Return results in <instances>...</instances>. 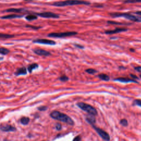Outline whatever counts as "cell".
<instances>
[{
	"instance_id": "obj_8",
	"label": "cell",
	"mask_w": 141,
	"mask_h": 141,
	"mask_svg": "<svg viewBox=\"0 0 141 141\" xmlns=\"http://www.w3.org/2000/svg\"><path fill=\"white\" fill-rule=\"evenodd\" d=\"M33 43L41 44L44 45H55L56 44V42L54 40H48V39H36L33 40Z\"/></svg>"
},
{
	"instance_id": "obj_19",
	"label": "cell",
	"mask_w": 141,
	"mask_h": 141,
	"mask_svg": "<svg viewBox=\"0 0 141 141\" xmlns=\"http://www.w3.org/2000/svg\"><path fill=\"white\" fill-rule=\"evenodd\" d=\"M98 77L100 79H101L103 80H105V81H108V80H109L110 79L109 77L106 74H103V73L100 74L98 75Z\"/></svg>"
},
{
	"instance_id": "obj_36",
	"label": "cell",
	"mask_w": 141,
	"mask_h": 141,
	"mask_svg": "<svg viewBox=\"0 0 141 141\" xmlns=\"http://www.w3.org/2000/svg\"><path fill=\"white\" fill-rule=\"evenodd\" d=\"M135 13L137 14H138L139 16H141V11H137L135 12Z\"/></svg>"
},
{
	"instance_id": "obj_35",
	"label": "cell",
	"mask_w": 141,
	"mask_h": 141,
	"mask_svg": "<svg viewBox=\"0 0 141 141\" xmlns=\"http://www.w3.org/2000/svg\"><path fill=\"white\" fill-rule=\"evenodd\" d=\"M130 76H131L132 78H133V79H138V78L136 76H135V75H133V74H130Z\"/></svg>"
},
{
	"instance_id": "obj_37",
	"label": "cell",
	"mask_w": 141,
	"mask_h": 141,
	"mask_svg": "<svg viewBox=\"0 0 141 141\" xmlns=\"http://www.w3.org/2000/svg\"><path fill=\"white\" fill-rule=\"evenodd\" d=\"M130 51H132V52H134V51H135V50H134V49H130Z\"/></svg>"
},
{
	"instance_id": "obj_22",
	"label": "cell",
	"mask_w": 141,
	"mask_h": 141,
	"mask_svg": "<svg viewBox=\"0 0 141 141\" xmlns=\"http://www.w3.org/2000/svg\"><path fill=\"white\" fill-rule=\"evenodd\" d=\"M10 52V50L8 49L5 47H1L0 48V54L2 55H7Z\"/></svg>"
},
{
	"instance_id": "obj_32",
	"label": "cell",
	"mask_w": 141,
	"mask_h": 141,
	"mask_svg": "<svg viewBox=\"0 0 141 141\" xmlns=\"http://www.w3.org/2000/svg\"><path fill=\"white\" fill-rule=\"evenodd\" d=\"M27 27H30V28H33L34 29H38L41 28V27H35V26H32V25H27Z\"/></svg>"
},
{
	"instance_id": "obj_11",
	"label": "cell",
	"mask_w": 141,
	"mask_h": 141,
	"mask_svg": "<svg viewBox=\"0 0 141 141\" xmlns=\"http://www.w3.org/2000/svg\"><path fill=\"white\" fill-rule=\"evenodd\" d=\"M128 30L127 28H117L116 29H113L112 30H107L105 32V34H116L118 33L121 32H126Z\"/></svg>"
},
{
	"instance_id": "obj_18",
	"label": "cell",
	"mask_w": 141,
	"mask_h": 141,
	"mask_svg": "<svg viewBox=\"0 0 141 141\" xmlns=\"http://www.w3.org/2000/svg\"><path fill=\"white\" fill-rule=\"evenodd\" d=\"M38 66H38L37 63H33V64H32V65H30L28 67V69L29 72L30 73H32V71H33L34 69L37 68Z\"/></svg>"
},
{
	"instance_id": "obj_1",
	"label": "cell",
	"mask_w": 141,
	"mask_h": 141,
	"mask_svg": "<svg viewBox=\"0 0 141 141\" xmlns=\"http://www.w3.org/2000/svg\"><path fill=\"white\" fill-rule=\"evenodd\" d=\"M50 116L55 120L65 122L71 126L74 125L73 120L69 116L65 113H62L58 111H53L50 113Z\"/></svg>"
},
{
	"instance_id": "obj_14",
	"label": "cell",
	"mask_w": 141,
	"mask_h": 141,
	"mask_svg": "<svg viewBox=\"0 0 141 141\" xmlns=\"http://www.w3.org/2000/svg\"><path fill=\"white\" fill-rule=\"evenodd\" d=\"M27 73V69L25 67H22L18 68L15 73L16 76H19V75H25Z\"/></svg>"
},
{
	"instance_id": "obj_21",
	"label": "cell",
	"mask_w": 141,
	"mask_h": 141,
	"mask_svg": "<svg viewBox=\"0 0 141 141\" xmlns=\"http://www.w3.org/2000/svg\"><path fill=\"white\" fill-rule=\"evenodd\" d=\"M25 19L29 21H31L37 19V17H36V16L34 15V14H29V15H28L25 17Z\"/></svg>"
},
{
	"instance_id": "obj_3",
	"label": "cell",
	"mask_w": 141,
	"mask_h": 141,
	"mask_svg": "<svg viewBox=\"0 0 141 141\" xmlns=\"http://www.w3.org/2000/svg\"><path fill=\"white\" fill-rule=\"evenodd\" d=\"M110 16L111 17L114 18L123 17L132 22H141V17H137V16L132 15L131 14L127 13H113L110 14Z\"/></svg>"
},
{
	"instance_id": "obj_31",
	"label": "cell",
	"mask_w": 141,
	"mask_h": 141,
	"mask_svg": "<svg viewBox=\"0 0 141 141\" xmlns=\"http://www.w3.org/2000/svg\"><path fill=\"white\" fill-rule=\"evenodd\" d=\"M81 141V138H80V135H78V136L75 137L73 141Z\"/></svg>"
},
{
	"instance_id": "obj_25",
	"label": "cell",
	"mask_w": 141,
	"mask_h": 141,
	"mask_svg": "<svg viewBox=\"0 0 141 141\" xmlns=\"http://www.w3.org/2000/svg\"><path fill=\"white\" fill-rule=\"evenodd\" d=\"M120 124H122V126H127L128 125V121L127 120H126V119H122V120H121L120 121Z\"/></svg>"
},
{
	"instance_id": "obj_15",
	"label": "cell",
	"mask_w": 141,
	"mask_h": 141,
	"mask_svg": "<svg viewBox=\"0 0 141 141\" xmlns=\"http://www.w3.org/2000/svg\"><path fill=\"white\" fill-rule=\"evenodd\" d=\"M86 120L89 124H91V125L94 124L96 122V118H95L94 115H90L89 116H87V118H86Z\"/></svg>"
},
{
	"instance_id": "obj_30",
	"label": "cell",
	"mask_w": 141,
	"mask_h": 141,
	"mask_svg": "<svg viewBox=\"0 0 141 141\" xmlns=\"http://www.w3.org/2000/svg\"><path fill=\"white\" fill-rule=\"evenodd\" d=\"M47 109L46 107H44V106H43V107H38V110L40 111H45Z\"/></svg>"
},
{
	"instance_id": "obj_16",
	"label": "cell",
	"mask_w": 141,
	"mask_h": 141,
	"mask_svg": "<svg viewBox=\"0 0 141 141\" xmlns=\"http://www.w3.org/2000/svg\"><path fill=\"white\" fill-rule=\"evenodd\" d=\"M25 11V10L23 8H10L7 9L5 11L7 12H14V13H20L22 12Z\"/></svg>"
},
{
	"instance_id": "obj_9",
	"label": "cell",
	"mask_w": 141,
	"mask_h": 141,
	"mask_svg": "<svg viewBox=\"0 0 141 141\" xmlns=\"http://www.w3.org/2000/svg\"><path fill=\"white\" fill-rule=\"evenodd\" d=\"M35 54H36L40 56H50L51 54L50 52H49V51H47L43 49H36L33 50Z\"/></svg>"
},
{
	"instance_id": "obj_7",
	"label": "cell",
	"mask_w": 141,
	"mask_h": 141,
	"mask_svg": "<svg viewBox=\"0 0 141 141\" xmlns=\"http://www.w3.org/2000/svg\"><path fill=\"white\" fill-rule=\"evenodd\" d=\"M38 16H40L42 18H58L59 15L52 12H43L40 13L36 14Z\"/></svg>"
},
{
	"instance_id": "obj_20",
	"label": "cell",
	"mask_w": 141,
	"mask_h": 141,
	"mask_svg": "<svg viewBox=\"0 0 141 141\" xmlns=\"http://www.w3.org/2000/svg\"><path fill=\"white\" fill-rule=\"evenodd\" d=\"M30 121V119L28 117H23L21 119V122L24 125H27L28 124Z\"/></svg>"
},
{
	"instance_id": "obj_2",
	"label": "cell",
	"mask_w": 141,
	"mask_h": 141,
	"mask_svg": "<svg viewBox=\"0 0 141 141\" xmlns=\"http://www.w3.org/2000/svg\"><path fill=\"white\" fill-rule=\"evenodd\" d=\"M90 3L88 1L83 0H66L64 1H57L53 3L52 5L55 7H65L76 5H89Z\"/></svg>"
},
{
	"instance_id": "obj_23",
	"label": "cell",
	"mask_w": 141,
	"mask_h": 141,
	"mask_svg": "<svg viewBox=\"0 0 141 141\" xmlns=\"http://www.w3.org/2000/svg\"><path fill=\"white\" fill-rule=\"evenodd\" d=\"M124 3H141V0H124Z\"/></svg>"
},
{
	"instance_id": "obj_28",
	"label": "cell",
	"mask_w": 141,
	"mask_h": 141,
	"mask_svg": "<svg viewBox=\"0 0 141 141\" xmlns=\"http://www.w3.org/2000/svg\"><path fill=\"white\" fill-rule=\"evenodd\" d=\"M135 104L141 107V100L140 99H136L135 100Z\"/></svg>"
},
{
	"instance_id": "obj_13",
	"label": "cell",
	"mask_w": 141,
	"mask_h": 141,
	"mask_svg": "<svg viewBox=\"0 0 141 141\" xmlns=\"http://www.w3.org/2000/svg\"><path fill=\"white\" fill-rule=\"evenodd\" d=\"M23 17L22 15H18V14H10V15H7L5 16H3V17H1V18L2 19H14V18H19Z\"/></svg>"
},
{
	"instance_id": "obj_26",
	"label": "cell",
	"mask_w": 141,
	"mask_h": 141,
	"mask_svg": "<svg viewBox=\"0 0 141 141\" xmlns=\"http://www.w3.org/2000/svg\"><path fill=\"white\" fill-rule=\"evenodd\" d=\"M107 23L110 24H115V25H125L126 24L122 23H118V22H113V21H107Z\"/></svg>"
},
{
	"instance_id": "obj_17",
	"label": "cell",
	"mask_w": 141,
	"mask_h": 141,
	"mask_svg": "<svg viewBox=\"0 0 141 141\" xmlns=\"http://www.w3.org/2000/svg\"><path fill=\"white\" fill-rule=\"evenodd\" d=\"M14 37V35L0 33V39H10Z\"/></svg>"
},
{
	"instance_id": "obj_10",
	"label": "cell",
	"mask_w": 141,
	"mask_h": 141,
	"mask_svg": "<svg viewBox=\"0 0 141 141\" xmlns=\"http://www.w3.org/2000/svg\"><path fill=\"white\" fill-rule=\"evenodd\" d=\"M0 130L4 132H12L16 131V127L10 125V124H4V125L1 126L0 127Z\"/></svg>"
},
{
	"instance_id": "obj_4",
	"label": "cell",
	"mask_w": 141,
	"mask_h": 141,
	"mask_svg": "<svg viewBox=\"0 0 141 141\" xmlns=\"http://www.w3.org/2000/svg\"><path fill=\"white\" fill-rule=\"evenodd\" d=\"M77 105L80 109H82V110L88 113L89 114L94 115V116H96V115L98 114V112H97V110L96 108H94L90 105H89V104L84 103V102H80L77 103Z\"/></svg>"
},
{
	"instance_id": "obj_6",
	"label": "cell",
	"mask_w": 141,
	"mask_h": 141,
	"mask_svg": "<svg viewBox=\"0 0 141 141\" xmlns=\"http://www.w3.org/2000/svg\"><path fill=\"white\" fill-rule=\"evenodd\" d=\"M92 127L94 128V129L96 130V132L98 133V134L100 135L102 138L103 139L104 141H110V137L109 135L105 132L104 130H102V129H100V128L97 127L96 126H95L94 124H92Z\"/></svg>"
},
{
	"instance_id": "obj_33",
	"label": "cell",
	"mask_w": 141,
	"mask_h": 141,
	"mask_svg": "<svg viewBox=\"0 0 141 141\" xmlns=\"http://www.w3.org/2000/svg\"><path fill=\"white\" fill-rule=\"evenodd\" d=\"M135 69L137 71H138L139 72L141 73V66H137V67H135Z\"/></svg>"
},
{
	"instance_id": "obj_34",
	"label": "cell",
	"mask_w": 141,
	"mask_h": 141,
	"mask_svg": "<svg viewBox=\"0 0 141 141\" xmlns=\"http://www.w3.org/2000/svg\"><path fill=\"white\" fill-rule=\"evenodd\" d=\"M74 46L76 47H78V48L80 49H84V46H82V45H79V44H74Z\"/></svg>"
},
{
	"instance_id": "obj_24",
	"label": "cell",
	"mask_w": 141,
	"mask_h": 141,
	"mask_svg": "<svg viewBox=\"0 0 141 141\" xmlns=\"http://www.w3.org/2000/svg\"><path fill=\"white\" fill-rule=\"evenodd\" d=\"M85 72L89 74H94L96 73L97 72V71H96V69H93V68H88V69H86Z\"/></svg>"
},
{
	"instance_id": "obj_12",
	"label": "cell",
	"mask_w": 141,
	"mask_h": 141,
	"mask_svg": "<svg viewBox=\"0 0 141 141\" xmlns=\"http://www.w3.org/2000/svg\"><path fill=\"white\" fill-rule=\"evenodd\" d=\"M114 80H116V81L122 82V83H130V82H133V83H138V82H137L136 80H135V79H130V78H128L120 77L118 78H116V79H115Z\"/></svg>"
},
{
	"instance_id": "obj_27",
	"label": "cell",
	"mask_w": 141,
	"mask_h": 141,
	"mask_svg": "<svg viewBox=\"0 0 141 141\" xmlns=\"http://www.w3.org/2000/svg\"><path fill=\"white\" fill-rule=\"evenodd\" d=\"M59 79L60 80H61L62 82H66L68 80V78L67 77V76H62L61 77H60L59 78Z\"/></svg>"
},
{
	"instance_id": "obj_29",
	"label": "cell",
	"mask_w": 141,
	"mask_h": 141,
	"mask_svg": "<svg viewBox=\"0 0 141 141\" xmlns=\"http://www.w3.org/2000/svg\"><path fill=\"white\" fill-rule=\"evenodd\" d=\"M61 129H62V126L60 124H56V129L57 130H58V131H60V130H61Z\"/></svg>"
},
{
	"instance_id": "obj_5",
	"label": "cell",
	"mask_w": 141,
	"mask_h": 141,
	"mask_svg": "<svg viewBox=\"0 0 141 141\" xmlns=\"http://www.w3.org/2000/svg\"><path fill=\"white\" fill-rule=\"evenodd\" d=\"M78 33L76 32H68L63 33H52L48 34L49 37L50 38H65L68 36L76 35Z\"/></svg>"
},
{
	"instance_id": "obj_38",
	"label": "cell",
	"mask_w": 141,
	"mask_h": 141,
	"mask_svg": "<svg viewBox=\"0 0 141 141\" xmlns=\"http://www.w3.org/2000/svg\"><path fill=\"white\" fill-rule=\"evenodd\" d=\"M140 77H141V74H140Z\"/></svg>"
}]
</instances>
